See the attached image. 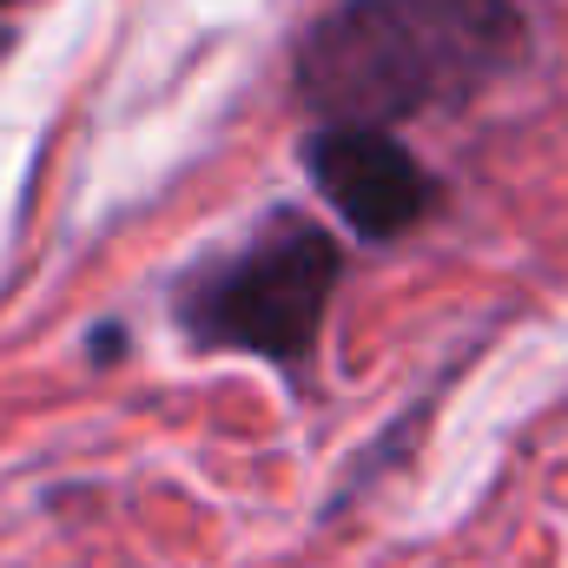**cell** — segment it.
Returning <instances> with one entry per match:
<instances>
[{
  "label": "cell",
  "mask_w": 568,
  "mask_h": 568,
  "mask_svg": "<svg viewBox=\"0 0 568 568\" xmlns=\"http://www.w3.org/2000/svg\"><path fill=\"white\" fill-rule=\"evenodd\" d=\"M337 278H344V245L317 219L278 205L265 225H252V239L179 278L172 317L199 351H245L297 377L317 357V331L337 297Z\"/></svg>",
  "instance_id": "cell-1"
},
{
  "label": "cell",
  "mask_w": 568,
  "mask_h": 568,
  "mask_svg": "<svg viewBox=\"0 0 568 568\" xmlns=\"http://www.w3.org/2000/svg\"><path fill=\"white\" fill-rule=\"evenodd\" d=\"M503 60L410 0H337L297 47V93L317 120H410L476 93Z\"/></svg>",
  "instance_id": "cell-2"
},
{
  "label": "cell",
  "mask_w": 568,
  "mask_h": 568,
  "mask_svg": "<svg viewBox=\"0 0 568 568\" xmlns=\"http://www.w3.org/2000/svg\"><path fill=\"white\" fill-rule=\"evenodd\" d=\"M304 165H311L324 205L371 245L417 232L443 205L436 172L390 126H371V120H324L304 145Z\"/></svg>",
  "instance_id": "cell-3"
},
{
  "label": "cell",
  "mask_w": 568,
  "mask_h": 568,
  "mask_svg": "<svg viewBox=\"0 0 568 568\" xmlns=\"http://www.w3.org/2000/svg\"><path fill=\"white\" fill-rule=\"evenodd\" d=\"M0 7H20V0H0Z\"/></svg>",
  "instance_id": "cell-4"
}]
</instances>
